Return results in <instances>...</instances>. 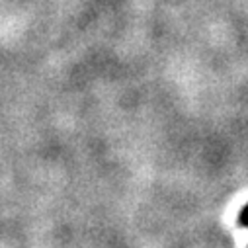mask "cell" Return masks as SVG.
Returning a JSON list of instances; mask_svg holds the SVG:
<instances>
[{"instance_id":"obj_1","label":"cell","mask_w":248,"mask_h":248,"mask_svg":"<svg viewBox=\"0 0 248 248\" xmlns=\"http://www.w3.org/2000/svg\"><path fill=\"white\" fill-rule=\"evenodd\" d=\"M236 223L240 225V227H244V229H248V203L240 209V213H238V217H236Z\"/></svg>"}]
</instances>
